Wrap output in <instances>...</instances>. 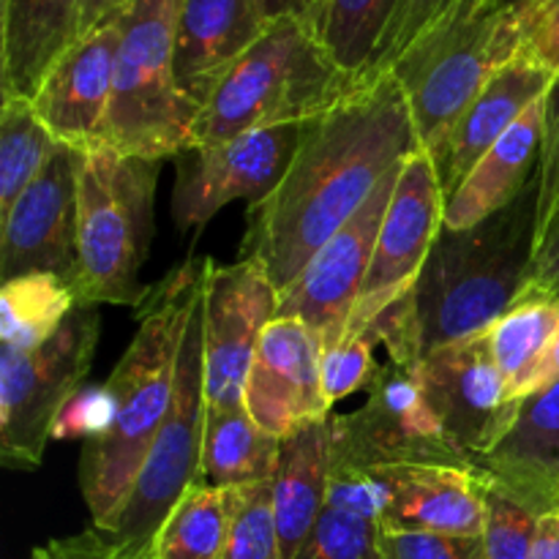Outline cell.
Returning a JSON list of instances; mask_svg holds the SVG:
<instances>
[{
    "mask_svg": "<svg viewBox=\"0 0 559 559\" xmlns=\"http://www.w3.org/2000/svg\"><path fill=\"white\" fill-rule=\"evenodd\" d=\"M82 0H0V98H27L80 33Z\"/></svg>",
    "mask_w": 559,
    "mask_h": 559,
    "instance_id": "cell-22",
    "label": "cell"
},
{
    "mask_svg": "<svg viewBox=\"0 0 559 559\" xmlns=\"http://www.w3.org/2000/svg\"><path fill=\"white\" fill-rule=\"evenodd\" d=\"M243 404L276 440L333 415L322 391V342L306 322L276 317L265 328L246 377Z\"/></svg>",
    "mask_w": 559,
    "mask_h": 559,
    "instance_id": "cell-16",
    "label": "cell"
},
{
    "mask_svg": "<svg viewBox=\"0 0 559 559\" xmlns=\"http://www.w3.org/2000/svg\"><path fill=\"white\" fill-rule=\"evenodd\" d=\"M80 207V306H140V271L153 238V205L162 162L123 156L104 142L74 147Z\"/></svg>",
    "mask_w": 559,
    "mask_h": 559,
    "instance_id": "cell-5",
    "label": "cell"
},
{
    "mask_svg": "<svg viewBox=\"0 0 559 559\" xmlns=\"http://www.w3.org/2000/svg\"><path fill=\"white\" fill-rule=\"evenodd\" d=\"M205 282V262L186 260L147 289L136 333L102 388L104 418L85 440L80 489L91 527H104L129 497L175 399L186 325Z\"/></svg>",
    "mask_w": 559,
    "mask_h": 559,
    "instance_id": "cell-2",
    "label": "cell"
},
{
    "mask_svg": "<svg viewBox=\"0 0 559 559\" xmlns=\"http://www.w3.org/2000/svg\"><path fill=\"white\" fill-rule=\"evenodd\" d=\"M475 469L500 480L538 513L559 508V382L519 404L511 429Z\"/></svg>",
    "mask_w": 559,
    "mask_h": 559,
    "instance_id": "cell-21",
    "label": "cell"
},
{
    "mask_svg": "<svg viewBox=\"0 0 559 559\" xmlns=\"http://www.w3.org/2000/svg\"><path fill=\"white\" fill-rule=\"evenodd\" d=\"M519 47L522 25L513 0H464L391 66L388 74L402 82L418 145L429 156Z\"/></svg>",
    "mask_w": 559,
    "mask_h": 559,
    "instance_id": "cell-6",
    "label": "cell"
},
{
    "mask_svg": "<svg viewBox=\"0 0 559 559\" xmlns=\"http://www.w3.org/2000/svg\"><path fill=\"white\" fill-rule=\"evenodd\" d=\"M120 16L123 11L76 38L33 96V109L60 145L87 147L102 142L123 31Z\"/></svg>",
    "mask_w": 559,
    "mask_h": 559,
    "instance_id": "cell-17",
    "label": "cell"
},
{
    "mask_svg": "<svg viewBox=\"0 0 559 559\" xmlns=\"http://www.w3.org/2000/svg\"><path fill=\"white\" fill-rule=\"evenodd\" d=\"M516 9L522 25L519 55L559 76V0H535Z\"/></svg>",
    "mask_w": 559,
    "mask_h": 559,
    "instance_id": "cell-36",
    "label": "cell"
},
{
    "mask_svg": "<svg viewBox=\"0 0 559 559\" xmlns=\"http://www.w3.org/2000/svg\"><path fill=\"white\" fill-rule=\"evenodd\" d=\"M98 322L96 306L76 304L38 347L0 349V459L9 469L41 467L60 415L91 371Z\"/></svg>",
    "mask_w": 559,
    "mask_h": 559,
    "instance_id": "cell-8",
    "label": "cell"
},
{
    "mask_svg": "<svg viewBox=\"0 0 559 559\" xmlns=\"http://www.w3.org/2000/svg\"><path fill=\"white\" fill-rule=\"evenodd\" d=\"M516 5H527V3H535V0H513Z\"/></svg>",
    "mask_w": 559,
    "mask_h": 559,
    "instance_id": "cell-45",
    "label": "cell"
},
{
    "mask_svg": "<svg viewBox=\"0 0 559 559\" xmlns=\"http://www.w3.org/2000/svg\"><path fill=\"white\" fill-rule=\"evenodd\" d=\"M399 173H402V164L377 183L360 211L311 257L293 287L284 289L278 298L276 317H295L306 322L320 336L322 349L336 347L347 333L349 317L364 289L371 257H374L382 218L396 191Z\"/></svg>",
    "mask_w": 559,
    "mask_h": 559,
    "instance_id": "cell-13",
    "label": "cell"
},
{
    "mask_svg": "<svg viewBox=\"0 0 559 559\" xmlns=\"http://www.w3.org/2000/svg\"><path fill=\"white\" fill-rule=\"evenodd\" d=\"M257 3H260L262 14L267 16V22H278V20L311 22L322 0H257Z\"/></svg>",
    "mask_w": 559,
    "mask_h": 559,
    "instance_id": "cell-41",
    "label": "cell"
},
{
    "mask_svg": "<svg viewBox=\"0 0 559 559\" xmlns=\"http://www.w3.org/2000/svg\"><path fill=\"white\" fill-rule=\"evenodd\" d=\"M555 382H559V336L555 338V344H551L549 353H546V358H544V364H540L538 374H535L533 388H530V396L546 391V388L555 385Z\"/></svg>",
    "mask_w": 559,
    "mask_h": 559,
    "instance_id": "cell-43",
    "label": "cell"
},
{
    "mask_svg": "<svg viewBox=\"0 0 559 559\" xmlns=\"http://www.w3.org/2000/svg\"><path fill=\"white\" fill-rule=\"evenodd\" d=\"M538 175L469 229L442 227L413 287L420 355L484 333L519 304L535 254Z\"/></svg>",
    "mask_w": 559,
    "mask_h": 559,
    "instance_id": "cell-3",
    "label": "cell"
},
{
    "mask_svg": "<svg viewBox=\"0 0 559 559\" xmlns=\"http://www.w3.org/2000/svg\"><path fill=\"white\" fill-rule=\"evenodd\" d=\"M60 142L27 98H0V218L44 173Z\"/></svg>",
    "mask_w": 559,
    "mask_h": 559,
    "instance_id": "cell-30",
    "label": "cell"
},
{
    "mask_svg": "<svg viewBox=\"0 0 559 559\" xmlns=\"http://www.w3.org/2000/svg\"><path fill=\"white\" fill-rule=\"evenodd\" d=\"M331 486V415L304 424L278 442L273 473L282 559H295L328 506Z\"/></svg>",
    "mask_w": 559,
    "mask_h": 559,
    "instance_id": "cell-24",
    "label": "cell"
},
{
    "mask_svg": "<svg viewBox=\"0 0 559 559\" xmlns=\"http://www.w3.org/2000/svg\"><path fill=\"white\" fill-rule=\"evenodd\" d=\"M278 442L262 431L240 407H207L200 480L207 486H246L271 480L278 462Z\"/></svg>",
    "mask_w": 559,
    "mask_h": 559,
    "instance_id": "cell-26",
    "label": "cell"
},
{
    "mask_svg": "<svg viewBox=\"0 0 559 559\" xmlns=\"http://www.w3.org/2000/svg\"><path fill=\"white\" fill-rule=\"evenodd\" d=\"M559 227V76L546 96L544 140L538 162V211H535V249Z\"/></svg>",
    "mask_w": 559,
    "mask_h": 559,
    "instance_id": "cell-35",
    "label": "cell"
},
{
    "mask_svg": "<svg viewBox=\"0 0 559 559\" xmlns=\"http://www.w3.org/2000/svg\"><path fill=\"white\" fill-rule=\"evenodd\" d=\"M33 559H52V557H47L41 549H36V551H33Z\"/></svg>",
    "mask_w": 559,
    "mask_h": 559,
    "instance_id": "cell-44",
    "label": "cell"
},
{
    "mask_svg": "<svg viewBox=\"0 0 559 559\" xmlns=\"http://www.w3.org/2000/svg\"><path fill=\"white\" fill-rule=\"evenodd\" d=\"M382 489V530L480 538L486 495L480 473L453 464H388L371 467Z\"/></svg>",
    "mask_w": 559,
    "mask_h": 559,
    "instance_id": "cell-18",
    "label": "cell"
},
{
    "mask_svg": "<svg viewBox=\"0 0 559 559\" xmlns=\"http://www.w3.org/2000/svg\"><path fill=\"white\" fill-rule=\"evenodd\" d=\"M183 0H134L120 22V49L102 142L123 156L167 162L194 145L202 107L175 76V27Z\"/></svg>",
    "mask_w": 559,
    "mask_h": 559,
    "instance_id": "cell-7",
    "label": "cell"
},
{
    "mask_svg": "<svg viewBox=\"0 0 559 559\" xmlns=\"http://www.w3.org/2000/svg\"><path fill=\"white\" fill-rule=\"evenodd\" d=\"M415 147L402 82L393 74L360 82L342 104L306 123L278 189L249 205L240 260L260 262L282 295Z\"/></svg>",
    "mask_w": 559,
    "mask_h": 559,
    "instance_id": "cell-1",
    "label": "cell"
},
{
    "mask_svg": "<svg viewBox=\"0 0 559 559\" xmlns=\"http://www.w3.org/2000/svg\"><path fill=\"white\" fill-rule=\"evenodd\" d=\"M530 559H559V508L538 516Z\"/></svg>",
    "mask_w": 559,
    "mask_h": 559,
    "instance_id": "cell-40",
    "label": "cell"
},
{
    "mask_svg": "<svg viewBox=\"0 0 559 559\" xmlns=\"http://www.w3.org/2000/svg\"><path fill=\"white\" fill-rule=\"evenodd\" d=\"M222 559H282L273 478L233 486V516Z\"/></svg>",
    "mask_w": 559,
    "mask_h": 559,
    "instance_id": "cell-31",
    "label": "cell"
},
{
    "mask_svg": "<svg viewBox=\"0 0 559 559\" xmlns=\"http://www.w3.org/2000/svg\"><path fill=\"white\" fill-rule=\"evenodd\" d=\"M445 218V191L435 158L415 147L399 173L396 191L377 235L374 257L366 273L344 336L364 333L382 311L409 293L424 271Z\"/></svg>",
    "mask_w": 559,
    "mask_h": 559,
    "instance_id": "cell-11",
    "label": "cell"
},
{
    "mask_svg": "<svg viewBox=\"0 0 559 559\" xmlns=\"http://www.w3.org/2000/svg\"><path fill=\"white\" fill-rule=\"evenodd\" d=\"M257 0H183L175 27V76L205 107L213 87L267 31Z\"/></svg>",
    "mask_w": 559,
    "mask_h": 559,
    "instance_id": "cell-19",
    "label": "cell"
},
{
    "mask_svg": "<svg viewBox=\"0 0 559 559\" xmlns=\"http://www.w3.org/2000/svg\"><path fill=\"white\" fill-rule=\"evenodd\" d=\"M295 559H385L382 524L325 506Z\"/></svg>",
    "mask_w": 559,
    "mask_h": 559,
    "instance_id": "cell-33",
    "label": "cell"
},
{
    "mask_svg": "<svg viewBox=\"0 0 559 559\" xmlns=\"http://www.w3.org/2000/svg\"><path fill=\"white\" fill-rule=\"evenodd\" d=\"M49 273L71 287L80 273L74 147L60 145L44 173L0 218V282Z\"/></svg>",
    "mask_w": 559,
    "mask_h": 559,
    "instance_id": "cell-15",
    "label": "cell"
},
{
    "mask_svg": "<svg viewBox=\"0 0 559 559\" xmlns=\"http://www.w3.org/2000/svg\"><path fill=\"white\" fill-rule=\"evenodd\" d=\"M418 380L445 435L478 462L511 429L519 404L508 399L486 333L445 344L424 355Z\"/></svg>",
    "mask_w": 559,
    "mask_h": 559,
    "instance_id": "cell-14",
    "label": "cell"
},
{
    "mask_svg": "<svg viewBox=\"0 0 559 559\" xmlns=\"http://www.w3.org/2000/svg\"><path fill=\"white\" fill-rule=\"evenodd\" d=\"M404 5L407 0H322L309 27L338 69L371 80Z\"/></svg>",
    "mask_w": 559,
    "mask_h": 559,
    "instance_id": "cell-25",
    "label": "cell"
},
{
    "mask_svg": "<svg viewBox=\"0 0 559 559\" xmlns=\"http://www.w3.org/2000/svg\"><path fill=\"white\" fill-rule=\"evenodd\" d=\"M360 82L366 80H355L333 63L309 22H271L260 41L213 87L197 118L194 145L309 123L342 104Z\"/></svg>",
    "mask_w": 559,
    "mask_h": 559,
    "instance_id": "cell-4",
    "label": "cell"
},
{
    "mask_svg": "<svg viewBox=\"0 0 559 559\" xmlns=\"http://www.w3.org/2000/svg\"><path fill=\"white\" fill-rule=\"evenodd\" d=\"M464 0H407L402 16L396 22V31H393L391 44H388L385 55H382L380 66H377V74H388L391 66L402 58L404 52L415 47L426 33L435 31L445 16H451L453 11L462 5Z\"/></svg>",
    "mask_w": 559,
    "mask_h": 559,
    "instance_id": "cell-38",
    "label": "cell"
},
{
    "mask_svg": "<svg viewBox=\"0 0 559 559\" xmlns=\"http://www.w3.org/2000/svg\"><path fill=\"white\" fill-rule=\"evenodd\" d=\"M278 289L257 260H205L202 344L207 407H240L246 377L265 328L276 320Z\"/></svg>",
    "mask_w": 559,
    "mask_h": 559,
    "instance_id": "cell-12",
    "label": "cell"
},
{
    "mask_svg": "<svg viewBox=\"0 0 559 559\" xmlns=\"http://www.w3.org/2000/svg\"><path fill=\"white\" fill-rule=\"evenodd\" d=\"M524 295L559 298V227L538 246V249H535L533 267H530V282Z\"/></svg>",
    "mask_w": 559,
    "mask_h": 559,
    "instance_id": "cell-39",
    "label": "cell"
},
{
    "mask_svg": "<svg viewBox=\"0 0 559 559\" xmlns=\"http://www.w3.org/2000/svg\"><path fill=\"white\" fill-rule=\"evenodd\" d=\"M557 76L540 66L530 63L516 55L506 69L497 71L480 96L469 104L467 112L459 118L448 140L435 153V167L440 173L442 191L448 197L456 194L469 169L484 158V153L533 107L538 98L551 91Z\"/></svg>",
    "mask_w": 559,
    "mask_h": 559,
    "instance_id": "cell-20",
    "label": "cell"
},
{
    "mask_svg": "<svg viewBox=\"0 0 559 559\" xmlns=\"http://www.w3.org/2000/svg\"><path fill=\"white\" fill-rule=\"evenodd\" d=\"M418 366H399L388 358L366 388L369 399L364 407L353 415H331V462L360 469L388 464H453L475 469L473 459L445 435L431 413Z\"/></svg>",
    "mask_w": 559,
    "mask_h": 559,
    "instance_id": "cell-9",
    "label": "cell"
},
{
    "mask_svg": "<svg viewBox=\"0 0 559 559\" xmlns=\"http://www.w3.org/2000/svg\"><path fill=\"white\" fill-rule=\"evenodd\" d=\"M380 347L369 331L344 336L336 347L322 349V391H325L328 407H336L353 393L366 391L374 382L377 366L374 349Z\"/></svg>",
    "mask_w": 559,
    "mask_h": 559,
    "instance_id": "cell-34",
    "label": "cell"
},
{
    "mask_svg": "<svg viewBox=\"0 0 559 559\" xmlns=\"http://www.w3.org/2000/svg\"><path fill=\"white\" fill-rule=\"evenodd\" d=\"M233 516V486L197 480L153 538L147 559H222Z\"/></svg>",
    "mask_w": 559,
    "mask_h": 559,
    "instance_id": "cell-28",
    "label": "cell"
},
{
    "mask_svg": "<svg viewBox=\"0 0 559 559\" xmlns=\"http://www.w3.org/2000/svg\"><path fill=\"white\" fill-rule=\"evenodd\" d=\"M382 549L385 559H484V535L464 538V535L382 530Z\"/></svg>",
    "mask_w": 559,
    "mask_h": 559,
    "instance_id": "cell-37",
    "label": "cell"
},
{
    "mask_svg": "<svg viewBox=\"0 0 559 559\" xmlns=\"http://www.w3.org/2000/svg\"><path fill=\"white\" fill-rule=\"evenodd\" d=\"M549 96V93H546ZM546 96L538 98L469 169L456 194L445 200L442 227L469 229L511 205L538 175Z\"/></svg>",
    "mask_w": 559,
    "mask_h": 559,
    "instance_id": "cell-23",
    "label": "cell"
},
{
    "mask_svg": "<svg viewBox=\"0 0 559 559\" xmlns=\"http://www.w3.org/2000/svg\"><path fill=\"white\" fill-rule=\"evenodd\" d=\"M74 306V287L49 273L5 282L0 293V342L9 349L38 347L63 325Z\"/></svg>",
    "mask_w": 559,
    "mask_h": 559,
    "instance_id": "cell-29",
    "label": "cell"
},
{
    "mask_svg": "<svg viewBox=\"0 0 559 559\" xmlns=\"http://www.w3.org/2000/svg\"><path fill=\"white\" fill-rule=\"evenodd\" d=\"M134 0H82V14H80V33L76 38H82L85 33H91L93 27L104 25L112 16H118L120 11H126Z\"/></svg>",
    "mask_w": 559,
    "mask_h": 559,
    "instance_id": "cell-42",
    "label": "cell"
},
{
    "mask_svg": "<svg viewBox=\"0 0 559 559\" xmlns=\"http://www.w3.org/2000/svg\"><path fill=\"white\" fill-rule=\"evenodd\" d=\"M306 123L246 131L233 140L194 145L178 156L173 218L180 233H202L229 202L265 200L287 175Z\"/></svg>",
    "mask_w": 559,
    "mask_h": 559,
    "instance_id": "cell-10",
    "label": "cell"
},
{
    "mask_svg": "<svg viewBox=\"0 0 559 559\" xmlns=\"http://www.w3.org/2000/svg\"><path fill=\"white\" fill-rule=\"evenodd\" d=\"M480 484L486 495L484 559H530L540 513L491 475L480 473Z\"/></svg>",
    "mask_w": 559,
    "mask_h": 559,
    "instance_id": "cell-32",
    "label": "cell"
},
{
    "mask_svg": "<svg viewBox=\"0 0 559 559\" xmlns=\"http://www.w3.org/2000/svg\"><path fill=\"white\" fill-rule=\"evenodd\" d=\"M484 333L497 371L506 382L508 399L522 404L530 396L546 353L559 336V298L522 295L519 304Z\"/></svg>",
    "mask_w": 559,
    "mask_h": 559,
    "instance_id": "cell-27",
    "label": "cell"
}]
</instances>
